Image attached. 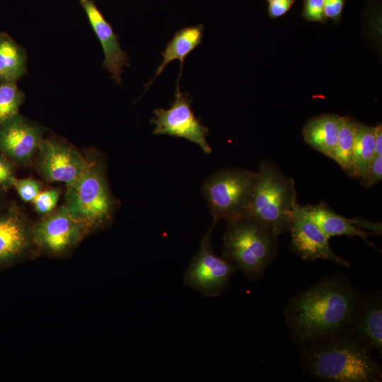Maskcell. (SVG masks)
Instances as JSON below:
<instances>
[{"label": "cell", "mask_w": 382, "mask_h": 382, "mask_svg": "<svg viewBox=\"0 0 382 382\" xmlns=\"http://www.w3.org/2000/svg\"><path fill=\"white\" fill-rule=\"evenodd\" d=\"M362 294L342 274L321 279L284 308L291 340L299 346L347 331Z\"/></svg>", "instance_id": "6da1fadb"}, {"label": "cell", "mask_w": 382, "mask_h": 382, "mask_svg": "<svg viewBox=\"0 0 382 382\" xmlns=\"http://www.w3.org/2000/svg\"><path fill=\"white\" fill-rule=\"evenodd\" d=\"M304 373L326 382H380L382 367L372 351L348 331L299 346Z\"/></svg>", "instance_id": "7a4b0ae2"}, {"label": "cell", "mask_w": 382, "mask_h": 382, "mask_svg": "<svg viewBox=\"0 0 382 382\" xmlns=\"http://www.w3.org/2000/svg\"><path fill=\"white\" fill-rule=\"evenodd\" d=\"M278 236L248 216L229 221L223 237V257L257 281L274 258Z\"/></svg>", "instance_id": "3957f363"}, {"label": "cell", "mask_w": 382, "mask_h": 382, "mask_svg": "<svg viewBox=\"0 0 382 382\" xmlns=\"http://www.w3.org/2000/svg\"><path fill=\"white\" fill-rule=\"evenodd\" d=\"M250 206L246 216L277 235L289 231L299 204L295 183L272 162H260Z\"/></svg>", "instance_id": "277c9868"}, {"label": "cell", "mask_w": 382, "mask_h": 382, "mask_svg": "<svg viewBox=\"0 0 382 382\" xmlns=\"http://www.w3.org/2000/svg\"><path fill=\"white\" fill-rule=\"evenodd\" d=\"M257 181V171L231 168L217 170L202 185L213 222L246 216Z\"/></svg>", "instance_id": "5b68a950"}, {"label": "cell", "mask_w": 382, "mask_h": 382, "mask_svg": "<svg viewBox=\"0 0 382 382\" xmlns=\"http://www.w3.org/2000/svg\"><path fill=\"white\" fill-rule=\"evenodd\" d=\"M67 187L65 207L79 224L99 226L110 219L113 200L100 165L88 164L81 176Z\"/></svg>", "instance_id": "8992f818"}, {"label": "cell", "mask_w": 382, "mask_h": 382, "mask_svg": "<svg viewBox=\"0 0 382 382\" xmlns=\"http://www.w3.org/2000/svg\"><path fill=\"white\" fill-rule=\"evenodd\" d=\"M214 224L213 222L204 236L197 252L183 274L185 285L207 297L220 295L238 270L234 263L217 256L213 251L212 232Z\"/></svg>", "instance_id": "52a82bcc"}, {"label": "cell", "mask_w": 382, "mask_h": 382, "mask_svg": "<svg viewBox=\"0 0 382 382\" xmlns=\"http://www.w3.org/2000/svg\"><path fill=\"white\" fill-rule=\"evenodd\" d=\"M154 114L151 122L154 125V134L184 138L197 144L204 153L209 154L212 152L207 141L209 129L196 117L191 108V99L188 94L180 91L178 83L175 100L170 107L168 109H156Z\"/></svg>", "instance_id": "ba28073f"}, {"label": "cell", "mask_w": 382, "mask_h": 382, "mask_svg": "<svg viewBox=\"0 0 382 382\" xmlns=\"http://www.w3.org/2000/svg\"><path fill=\"white\" fill-rule=\"evenodd\" d=\"M289 231L291 233V248L302 259L310 261L322 259L349 267L347 260L332 250L329 238L299 204L292 216Z\"/></svg>", "instance_id": "9c48e42d"}, {"label": "cell", "mask_w": 382, "mask_h": 382, "mask_svg": "<svg viewBox=\"0 0 382 382\" xmlns=\"http://www.w3.org/2000/svg\"><path fill=\"white\" fill-rule=\"evenodd\" d=\"M38 168L48 180L67 185L76 180L88 163L72 147L53 139H42L38 148Z\"/></svg>", "instance_id": "30bf717a"}, {"label": "cell", "mask_w": 382, "mask_h": 382, "mask_svg": "<svg viewBox=\"0 0 382 382\" xmlns=\"http://www.w3.org/2000/svg\"><path fill=\"white\" fill-rule=\"evenodd\" d=\"M82 227L62 206L33 227V241L47 251L60 253L79 241Z\"/></svg>", "instance_id": "8fae6325"}, {"label": "cell", "mask_w": 382, "mask_h": 382, "mask_svg": "<svg viewBox=\"0 0 382 382\" xmlns=\"http://www.w3.org/2000/svg\"><path fill=\"white\" fill-rule=\"evenodd\" d=\"M42 140L40 129L18 114L0 125V151L16 162H28Z\"/></svg>", "instance_id": "7c38bea8"}, {"label": "cell", "mask_w": 382, "mask_h": 382, "mask_svg": "<svg viewBox=\"0 0 382 382\" xmlns=\"http://www.w3.org/2000/svg\"><path fill=\"white\" fill-rule=\"evenodd\" d=\"M372 352L382 354V295L381 291L362 294L347 330Z\"/></svg>", "instance_id": "4fadbf2b"}, {"label": "cell", "mask_w": 382, "mask_h": 382, "mask_svg": "<svg viewBox=\"0 0 382 382\" xmlns=\"http://www.w3.org/2000/svg\"><path fill=\"white\" fill-rule=\"evenodd\" d=\"M302 207L304 212L329 239L333 236L343 235L358 236L363 239L366 244L376 248L369 241V233L367 234L365 231L361 229V227L374 230L378 234H381V224H375L362 219H349L343 217L333 212L323 202Z\"/></svg>", "instance_id": "5bb4252c"}, {"label": "cell", "mask_w": 382, "mask_h": 382, "mask_svg": "<svg viewBox=\"0 0 382 382\" xmlns=\"http://www.w3.org/2000/svg\"><path fill=\"white\" fill-rule=\"evenodd\" d=\"M89 22L100 42L104 52V66L118 83L125 66L128 65L129 57L121 49L117 35L96 7L93 0H80Z\"/></svg>", "instance_id": "9a60e30c"}, {"label": "cell", "mask_w": 382, "mask_h": 382, "mask_svg": "<svg viewBox=\"0 0 382 382\" xmlns=\"http://www.w3.org/2000/svg\"><path fill=\"white\" fill-rule=\"evenodd\" d=\"M32 241V231L19 213L9 211L0 215V266L18 259Z\"/></svg>", "instance_id": "2e32d148"}, {"label": "cell", "mask_w": 382, "mask_h": 382, "mask_svg": "<svg viewBox=\"0 0 382 382\" xmlns=\"http://www.w3.org/2000/svg\"><path fill=\"white\" fill-rule=\"evenodd\" d=\"M341 116L322 114L308 120L303 128L305 141L312 148L333 159Z\"/></svg>", "instance_id": "e0dca14e"}, {"label": "cell", "mask_w": 382, "mask_h": 382, "mask_svg": "<svg viewBox=\"0 0 382 382\" xmlns=\"http://www.w3.org/2000/svg\"><path fill=\"white\" fill-rule=\"evenodd\" d=\"M202 36V25L185 27L177 31L173 37L167 43L165 50L161 53L162 62L157 68L153 79L147 86L151 84L168 64L175 59L180 62V79L185 58L195 48L201 44Z\"/></svg>", "instance_id": "ac0fdd59"}, {"label": "cell", "mask_w": 382, "mask_h": 382, "mask_svg": "<svg viewBox=\"0 0 382 382\" xmlns=\"http://www.w3.org/2000/svg\"><path fill=\"white\" fill-rule=\"evenodd\" d=\"M24 50L8 34L0 33V83L16 82L25 72Z\"/></svg>", "instance_id": "d6986e66"}, {"label": "cell", "mask_w": 382, "mask_h": 382, "mask_svg": "<svg viewBox=\"0 0 382 382\" xmlns=\"http://www.w3.org/2000/svg\"><path fill=\"white\" fill-rule=\"evenodd\" d=\"M374 127L357 122L353 148L354 178L359 180L375 156Z\"/></svg>", "instance_id": "ffe728a7"}, {"label": "cell", "mask_w": 382, "mask_h": 382, "mask_svg": "<svg viewBox=\"0 0 382 382\" xmlns=\"http://www.w3.org/2000/svg\"><path fill=\"white\" fill-rule=\"evenodd\" d=\"M357 122L353 118L341 116L337 141L333 160L343 171L354 178L353 148Z\"/></svg>", "instance_id": "44dd1931"}, {"label": "cell", "mask_w": 382, "mask_h": 382, "mask_svg": "<svg viewBox=\"0 0 382 382\" xmlns=\"http://www.w3.org/2000/svg\"><path fill=\"white\" fill-rule=\"evenodd\" d=\"M23 94L16 82L0 83V125L18 114Z\"/></svg>", "instance_id": "7402d4cb"}, {"label": "cell", "mask_w": 382, "mask_h": 382, "mask_svg": "<svg viewBox=\"0 0 382 382\" xmlns=\"http://www.w3.org/2000/svg\"><path fill=\"white\" fill-rule=\"evenodd\" d=\"M11 185H13L20 197L25 202H33L40 192V184L30 178H13Z\"/></svg>", "instance_id": "603a6c76"}, {"label": "cell", "mask_w": 382, "mask_h": 382, "mask_svg": "<svg viewBox=\"0 0 382 382\" xmlns=\"http://www.w3.org/2000/svg\"><path fill=\"white\" fill-rule=\"evenodd\" d=\"M301 16L308 22L326 23L324 0H303Z\"/></svg>", "instance_id": "cb8c5ba5"}, {"label": "cell", "mask_w": 382, "mask_h": 382, "mask_svg": "<svg viewBox=\"0 0 382 382\" xmlns=\"http://www.w3.org/2000/svg\"><path fill=\"white\" fill-rule=\"evenodd\" d=\"M59 197V192L57 189H50L39 194L33 200L36 211L40 214L51 212L57 205Z\"/></svg>", "instance_id": "d4e9b609"}, {"label": "cell", "mask_w": 382, "mask_h": 382, "mask_svg": "<svg viewBox=\"0 0 382 382\" xmlns=\"http://www.w3.org/2000/svg\"><path fill=\"white\" fill-rule=\"evenodd\" d=\"M381 179L382 156H374L360 181L364 186L369 187L380 182Z\"/></svg>", "instance_id": "484cf974"}, {"label": "cell", "mask_w": 382, "mask_h": 382, "mask_svg": "<svg viewBox=\"0 0 382 382\" xmlns=\"http://www.w3.org/2000/svg\"><path fill=\"white\" fill-rule=\"evenodd\" d=\"M345 1L346 0H324V14L326 18L332 20L335 23H339Z\"/></svg>", "instance_id": "4316f807"}, {"label": "cell", "mask_w": 382, "mask_h": 382, "mask_svg": "<svg viewBox=\"0 0 382 382\" xmlns=\"http://www.w3.org/2000/svg\"><path fill=\"white\" fill-rule=\"evenodd\" d=\"M296 0H275L269 2L267 12L270 18L274 19L285 15Z\"/></svg>", "instance_id": "83f0119b"}, {"label": "cell", "mask_w": 382, "mask_h": 382, "mask_svg": "<svg viewBox=\"0 0 382 382\" xmlns=\"http://www.w3.org/2000/svg\"><path fill=\"white\" fill-rule=\"evenodd\" d=\"M13 178L11 166L6 160L0 157V187L11 185Z\"/></svg>", "instance_id": "f1b7e54d"}, {"label": "cell", "mask_w": 382, "mask_h": 382, "mask_svg": "<svg viewBox=\"0 0 382 382\" xmlns=\"http://www.w3.org/2000/svg\"><path fill=\"white\" fill-rule=\"evenodd\" d=\"M375 156H382V126L378 124L374 127Z\"/></svg>", "instance_id": "f546056e"}, {"label": "cell", "mask_w": 382, "mask_h": 382, "mask_svg": "<svg viewBox=\"0 0 382 382\" xmlns=\"http://www.w3.org/2000/svg\"><path fill=\"white\" fill-rule=\"evenodd\" d=\"M268 2H271V1H275V0H267Z\"/></svg>", "instance_id": "4dcf8cb0"}]
</instances>
